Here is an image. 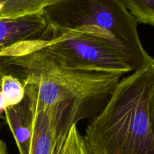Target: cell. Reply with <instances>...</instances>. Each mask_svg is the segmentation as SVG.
Returning a JSON list of instances; mask_svg holds the SVG:
<instances>
[{
  "mask_svg": "<svg viewBox=\"0 0 154 154\" xmlns=\"http://www.w3.org/2000/svg\"><path fill=\"white\" fill-rule=\"evenodd\" d=\"M40 39L5 52L0 71L21 81L33 113L46 111L57 154L74 125L102 111L122 75L64 67L41 48Z\"/></svg>",
  "mask_w": 154,
  "mask_h": 154,
  "instance_id": "obj_1",
  "label": "cell"
},
{
  "mask_svg": "<svg viewBox=\"0 0 154 154\" xmlns=\"http://www.w3.org/2000/svg\"><path fill=\"white\" fill-rule=\"evenodd\" d=\"M153 90L154 61L120 80L86 129L91 154H154L149 117Z\"/></svg>",
  "mask_w": 154,
  "mask_h": 154,
  "instance_id": "obj_2",
  "label": "cell"
},
{
  "mask_svg": "<svg viewBox=\"0 0 154 154\" xmlns=\"http://www.w3.org/2000/svg\"><path fill=\"white\" fill-rule=\"evenodd\" d=\"M42 13L51 33H94L120 44L141 68L154 61L141 44L138 23L121 0H55Z\"/></svg>",
  "mask_w": 154,
  "mask_h": 154,
  "instance_id": "obj_3",
  "label": "cell"
},
{
  "mask_svg": "<svg viewBox=\"0 0 154 154\" xmlns=\"http://www.w3.org/2000/svg\"><path fill=\"white\" fill-rule=\"evenodd\" d=\"M41 48L61 66L75 70L123 76L141 69L120 44L87 32L49 31V38L44 41Z\"/></svg>",
  "mask_w": 154,
  "mask_h": 154,
  "instance_id": "obj_4",
  "label": "cell"
},
{
  "mask_svg": "<svg viewBox=\"0 0 154 154\" xmlns=\"http://www.w3.org/2000/svg\"><path fill=\"white\" fill-rule=\"evenodd\" d=\"M42 11L15 18L0 19V54L15 45L48 37Z\"/></svg>",
  "mask_w": 154,
  "mask_h": 154,
  "instance_id": "obj_5",
  "label": "cell"
},
{
  "mask_svg": "<svg viewBox=\"0 0 154 154\" xmlns=\"http://www.w3.org/2000/svg\"><path fill=\"white\" fill-rule=\"evenodd\" d=\"M4 116L20 154H29L33 132V112L27 96L25 95L22 102L17 105L8 106Z\"/></svg>",
  "mask_w": 154,
  "mask_h": 154,
  "instance_id": "obj_6",
  "label": "cell"
},
{
  "mask_svg": "<svg viewBox=\"0 0 154 154\" xmlns=\"http://www.w3.org/2000/svg\"><path fill=\"white\" fill-rule=\"evenodd\" d=\"M29 154H55V141L45 111L33 113V132Z\"/></svg>",
  "mask_w": 154,
  "mask_h": 154,
  "instance_id": "obj_7",
  "label": "cell"
},
{
  "mask_svg": "<svg viewBox=\"0 0 154 154\" xmlns=\"http://www.w3.org/2000/svg\"><path fill=\"white\" fill-rule=\"evenodd\" d=\"M55 0H0V19L38 13Z\"/></svg>",
  "mask_w": 154,
  "mask_h": 154,
  "instance_id": "obj_8",
  "label": "cell"
},
{
  "mask_svg": "<svg viewBox=\"0 0 154 154\" xmlns=\"http://www.w3.org/2000/svg\"><path fill=\"white\" fill-rule=\"evenodd\" d=\"M137 23L154 26V0H121Z\"/></svg>",
  "mask_w": 154,
  "mask_h": 154,
  "instance_id": "obj_9",
  "label": "cell"
},
{
  "mask_svg": "<svg viewBox=\"0 0 154 154\" xmlns=\"http://www.w3.org/2000/svg\"><path fill=\"white\" fill-rule=\"evenodd\" d=\"M0 92L7 106L17 105L25 97V90L21 81L11 75H2Z\"/></svg>",
  "mask_w": 154,
  "mask_h": 154,
  "instance_id": "obj_10",
  "label": "cell"
},
{
  "mask_svg": "<svg viewBox=\"0 0 154 154\" xmlns=\"http://www.w3.org/2000/svg\"><path fill=\"white\" fill-rule=\"evenodd\" d=\"M57 154H91L84 137L80 134L77 125H74Z\"/></svg>",
  "mask_w": 154,
  "mask_h": 154,
  "instance_id": "obj_11",
  "label": "cell"
},
{
  "mask_svg": "<svg viewBox=\"0 0 154 154\" xmlns=\"http://www.w3.org/2000/svg\"><path fill=\"white\" fill-rule=\"evenodd\" d=\"M149 117H150V125H151V129L154 136V90L152 93L150 103H149Z\"/></svg>",
  "mask_w": 154,
  "mask_h": 154,
  "instance_id": "obj_12",
  "label": "cell"
},
{
  "mask_svg": "<svg viewBox=\"0 0 154 154\" xmlns=\"http://www.w3.org/2000/svg\"><path fill=\"white\" fill-rule=\"evenodd\" d=\"M7 104H6L4 98H3L1 92H0V117L2 119H4L5 120V116H4V112L5 108H7Z\"/></svg>",
  "mask_w": 154,
  "mask_h": 154,
  "instance_id": "obj_13",
  "label": "cell"
},
{
  "mask_svg": "<svg viewBox=\"0 0 154 154\" xmlns=\"http://www.w3.org/2000/svg\"><path fill=\"white\" fill-rule=\"evenodd\" d=\"M0 154H8L7 145L2 139H0Z\"/></svg>",
  "mask_w": 154,
  "mask_h": 154,
  "instance_id": "obj_14",
  "label": "cell"
},
{
  "mask_svg": "<svg viewBox=\"0 0 154 154\" xmlns=\"http://www.w3.org/2000/svg\"><path fill=\"white\" fill-rule=\"evenodd\" d=\"M2 74L1 71H0V84H1V79H2Z\"/></svg>",
  "mask_w": 154,
  "mask_h": 154,
  "instance_id": "obj_15",
  "label": "cell"
},
{
  "mask_svg": "<svg viewBox=\"0 0 154 154\" xmlns=\"http://www.w3.org/2000/svg\"><path fill=\"white\" fill-rule=\"evenodd\" d=\"M0 119H2L1 117H0ZM0 129H1V123H0Z\"/></svg>",
  "mask_w": 154,
  "mask_h": 154,
  "instance_id": "obj_16",
  "label": "cell"
}]
</instances>
